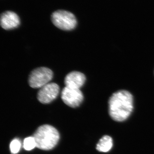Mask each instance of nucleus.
<instances>
[{
  "label": "nucleus",
  "mask_w": 154,
  "mask_h": 154,
  "mask_svg": "<svg viewBox=\"0 0 154 154\" xmlns=\"http://www.w3.org/2000/svg\"><path fill=\"white\" fill-rule=\"evenodd\" d=\"M133 106L132 94L125 90L117 91L112 94L109 99V114L116 121H124L132 113Z\"/></svg>",
  "instance_id": "1"
},
{
  "label": "nucleus",
  "mask_w": 154,
  "mask_h": 154,
  "mask_svg": "<svg viewBox=\"0 0 154 154\" xmlns=\"http://www.w3.org/2000/svg\"><path fill=\"white\" fill-rule=\"evenodd\" d=\"M36 147L43 150H50L55 147L60 140L59 133L49 125L39 126L33 134Z\"/></svg>",
  "instance_id": "2"
},
{
  "label": "nucleus",
  "mask_w": 154,
  "mask_h": 154,
  "mask_svg": "<svg viewBox=\"0 0 154 154\" xmlns=\"http://www.w3.org/2000/svg\"><path fill=\"white\" fill-rule=\"evenodd\" d=\"M51 21L60 30L69 31L74 30L77 24L76 18L73 14L65 10H58L52 13Z\"/></svg>",
  "instance_id": "3"
},
{
  "label": "nucleus",
  "mask_w": 154,
  "mask_h": 154,
  "mask_svg": "<svg viewBox=\"0 0 154 154\" xmlns=\"http://www.w3.org/2000/svg\"><path fill=\"white\" fill-rule=\"evenodd\" d=\"M53 77V72L50 69L45 67L37 68L30 72L28 78V83L31 88H41L48 84Z\"/></svg>",
  "instance_id": "4"
},
{
  "label": "nucleus",
  "mask_w": 154,
  "mask_h": 154,
  "mask_svg": "<svg viewBox=\"0 0 154 154\" xmlns=\"http://www.w3.org/2000/svg\"><path fill=\"white\" fill-rule=\"evenodd\" d=\"M61 99L68 106L75 108L82 104L84 100V95L80 89L65 87L62 91Z\"/></svg>",
  "instance_id": "5"
},
{
  "label": "nucleus",
  "mask_w": 154,
  "mask_h": 154,
  "mask_svg": "<svg viewBox=\"0 0 154 154\" xmlns=\"http://www.w3.org/2000/svg\"><path fill=\"white\" fill-rule=\"evenodd\" d=\"M60 87L55 83H49L40 88L37 99L42 104H49L55 100L58 95Z\"/></svg>",
  "instance_id": "6"
},
{
  "label": "nucleus",
  "mask_w": 154,
  "mask_h": 154,
  "mask_svg": "<svg viewBox=\"0 0 154 154\" xmlns=\"http://www.w3.org/2000/svg\"><path fill=\"white\" fill-rule=\"evenodd\" d=\"M20 24V18L15 12L7 11L1 14V25L5 30L15 29L18 28Z\"/></svg>",
  "instance_id": "7"
},
{
  "label": "nucleus",
  "mask_w": 154,
  "mask_h": 154,
  "mask_svg": "<svg viewBox=\"0 0 154 154\" xmlns=\"http://www.w3.org/2000/svg\"><path fill=\"white\" fill-rule=\"evenodd\" d=\"M86 78L85 75L80 72L73 71L66 75L64 80L66 87L74 89H79L85 82Z\"/></svg>",
  "instance_id": "8"
},
{
  "label": "nucleus",
  "mask_w": 154,
  "mask_h": 154,
  "mask_svg": "<svg viewBox=\"0 0 154 154\" xmlns=\"http://www.w3.org/2000/svg\"><path fill=\"white\" fill-rule=\"evenodd\" d=\"M113 139L109 136L105 135L99 140L96 146V149L99 152H107L113 147Z\"/></svg>",
  "instance_id": "9"
},
{
  "label": "nucleus",
  "mask_w": 154,
  "mask_h": 154,
  "mask_svg": "<svg viewBox=\"0 0 154 154\" xmlns=\"http://www.w3.org/2000/svg\"><path fill=\"white\" fill-rule=\"evenodd\" d=\"M36 147V141L33 137H29L24 140L23 147L26 150H31Z\"/></svg>",
  "instance_id": "10"
},
{
  "label": "nucleus",
  "mask_w": 154,
  "mask_h": 154,
  "mask_svg": "<svg viewBox=\"0 0 154 154\" xmlns=\"http://www.w3.org/2000/svg\"><path fill=\"white\" fill-rule=\"evenodd\" d=\"M21 147V143L19 140L15 139L12 140L10 146L11 153L13 154L18 153L20 151Z\"/></svg>",
  "instance_id": "11"
}]
</instances>
